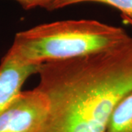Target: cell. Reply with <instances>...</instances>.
Masks as SVG:
<instances>
[{
  "label": "cell",
  "mask_w": 132,
  "mask_h": 132,
  "mask_svg": "<svg viewBox=\"0 0 132 132\" xmlns=\"http://www.w3.org/2000/svg\"><path fill=\"white\" fill-rule=\"evenodd\" d=\"M14 1L17 2L26 10L40 7L49 11L51 6L55 0H14Z\"/></svg>",
  "instance_id": "52a82bcc"
},
{
  "label": "cell",
  "mask_w": 132,
  "mask_h": 132,
  "mask_svg": "<svg viewBox=\"0 0 132 132\" xmlns=\"http://www.w3.org/2000/svg\"><path fill=\"white\" fill-rule=\"evenodd\" d=\"M106 132H132V92L114 108Z\"/></svg>",
  "instance_id": "5b68a950"
},
{
  "label": "cell",
  "mask_w": 132,
  "mask_h": 132,
  "mask_svg": "<svg viewBox=\"0 0 132 132\" xmlns=\"http://www.w3.org/2000/svg\"><path fill=\"white\" fill-rule=\"evenodd\" d=\"M48 109L37 89L21 91L0 114V132H41Z\"/></svg>",
  "instance_id": "3957f363"
},
{
  "label": "cell",
  "mask_w": 132,
  "mask_h": 132,
  "mask_svg": "<svg viewBox=\"0 0 132 132\" xmlns=\"http://www.w3.org/2000/svg\"><path fill=\"white\" fill-rule=\"evenodd\" d=\"M121 17H122V19L124 21V22L125 23H126V24H129L130 26H131L132 27V19H130V18H128L127 16H126V15H121Z\"/></svg>",
  "instance_id": "ba28073f"
},
{
  "label": "cell",
  "mask_w": 132,
  "mask_h": 132,
  "mask_svg": "<svg viewBox=\"0 0 132 132\" xmlns=\"http://www.w3.org/2000/svg\"><path fill=\"white\" fill-rule=\"evenodd\" d=\"M83 2H96L113 7L120 11L121 15L132 19V0H55L51 6L49 11Z\"/></svg>",
  "instance_id": "8992f818"
},
{
  "label": "cell",
  "mask_w": 132,
  "mask_h": 132,
  "mask_svg": "<svg viewBox=\"0 0 132 132\" xmlns=\"http://www.w3.org/2000/svg\"><path fill=\"white\" fill-rule=\"evenodd\" d=\"M130 38L123 28L95 20H65L16 33L9 51L27 65H39L109 50Z\"/></svg>",
  "instance_id": "7a4b0ae2"
},
{
  "label": "cell",
  "mask_w": 132,
  "mask_h": 132,
  "mask_svg": "<svg viewBox=\"0 0 132 132\" xmlns=\"http://www.w3.org/2000/svg\"><path fill=\"white\" fill-rule=\"evenodd\" d=\"M37 74L35 89L48 103L41 132H106L132 92V37L109 50L40 64Z\"/></svg>",
  "instance_id": "6da1fadb"
},
{
  "label": "cell",
  "mask_w": 132,
  "mask_h": 132,
  "mask_svg": "<svg viewBox=\"0 0 132 132\" xmlns=\"http://www.w3.org/2000/svg\"><path fill=\"white\" fill-rule=\"evenodd\" d=\"M38 65H27L9 50L0 62V114L15 97L30 76L36 74Z\"/></svg>",
  "instance_id": "277c9868"
}]
</instances>
